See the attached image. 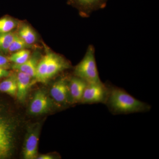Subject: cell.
Listing matches in <instances>:
<instances>
[{"instance_id": "2", "label": "cell", "mask_w": 159, "mask_h": 159, "mask_svg": "<svg viewBox=\"0 0 159 159\" xmlns=\"http://www.w3.org/2000/svg\"><path fill=\"white\" fill-rule=\"evenodd\" d=\"M95 52L93 46L89 45L85 56L74 70L75 76L83 80L88 84L102 82L99 77Z\"/></svg>"}, {"instance_id": "13", "label": "cell", "mask_w": 159, "mask_h": 159, "mask_svg": "<svg viewBox=\"0 0 159 159\" xmlns=\"http://www.w3.org/2000/svg\"><path fill=\"white\" fill-rule=\"evenodd\" d=\"M0 92L6 93L11 96H16L17 93L16 75L9 76L0 83Z\"/></svg>"}, {"instance_id": "11", "label": "cell", "mask_w": 159, "mask_h": 159, "mask_svg": "<svg viewBox=\"0 0 159 159\" xmlns=\"http://www.w3.org/2000/svg\"><path fill=\"white\" fill-rule=\"evenodd\" d=\"M16 75L17 81L16 97L21 102L25 101L31 83V77L28 74L19 72Z\"/></svg>"}, {"instance_id": "4", "label": "cell", "mask_w": 159, "mask_h": 159, "mask_svg": "<svg viewBox=\"0 0 159 159\" xmlns=\"http://www.w3.org/2000/svg\"><path fill=\"white\" fill-rule=\"evenodd\" d=\"M12 135L10 123L0 116V159L9 156L11 149Z\"/></svg>"}, {"instance_id": "15", "label": "cell", "mask_w": 159, "mask_h": 159, "mask_svg": "<svg viewBox=\"0 0 159 159\" xmlns=\"http://www.w3.org/2000/svg\"><path fill=\"white\" fill-rule=\"evenodd\" d=\"M17 34L28 45L34 43L37 39L35 32L30 26L28 25L22 26Z\"/></svg>"}, {"instance_id": "20", "label": "cell", "mask_w": 159, "mask_h": 159, "mask_svg": "<svg viewBox=\"0 0 159 159\" xmlns=\"http://www.w3.org/2000/svg\"><path fill=\"white\" fill-rule=\"evenodd\" d=\"M9 61L8 58L0 52V67L7 69L9 68Z\"/></svg>"}, {"instance_id": "6", "label": "cell", "mask_w": 159, "mask_h": 159, "mask_svg": "<svg viewBox=\"0 0 159 159\" xmlns=\"http://www.w3.org/2000/svg\"><path fill=\"white\" fill-rule=\"evenodd\" d=\"M51 97L57 102L62 104L71 102L69 94L68 79L63 77L57 80L51 89Z\"/></svg>"}, {"instance_id": "19", "label": "cell", "mask_w": 159, "mask_h": 159, "mask_svg": "<svg viewBox=\"0 0 159 159\" xmlns=\"http://www.w3.org/2000/svg\"><path fill=\"white\" fill-rule=\"evenodd\" d=\"M28 46L18 34L16 33L14 39L8 49V52L13 53L20 50L25 49Z\"/></svg>"}, {"instance_id": "22", "label": "cell", "mask_w": 159, "mask_h": 159, "mask_svg": "<svg viewBox=\"0 0 159 159\" xmlns=\"http://www.w3.org/2000/svg\"><path fill=\"white\" fill-rule=\"evenodd\" d=\"M37 159H53L54 157L49 154L41 155L39 156L38 157Z\"/></svg>"}, {"instance_id": "5", "label": "cell", "mask_w": 159, "mask_h": 159, "mask_svg": "<svg viewBox=\"0 0 159 159\" xmlns=\"http://www.w3.org/2000/svg\"><path fill=\"white\" fill-rule=\"evenodd\" d=\"M48 53L49 58L46 75L47 81L70 67L69 61L62 56L52 52H48Z\"/></svg>"}, {"instance_id": "8", "label": "cell", "mask_w": 159, "mask_h": 159, "mask_svg": "<svg viewBox=\"0 0 159 159\" xmlns=\"http://www.w3.org/2000/svg\"><path fill=\"white\" fill-rule=\"evenodd\" d=\"M51 105L50 99L43 91H39L34 94L30 104V112L33 115H39L48 110Z\"/></svg>"}, {"instance_id": "12", "label": "cell", "mask_w": 159, "mask_h": 159, "mask_svg": "<svg viewBox=\"0 0 159 159\" xmlns=\"http://www.w3.org/2000/svg\"><path fill=\"white\" fill-rule=\"evenodd\" d=\"M38 60L35 57H31L26 62L20 65L13 64L12 69L19 72L28 74L31 78H34L36 74Z\"/></svg>"}, {"instance_id": "9", "label": "cell", "mask_w": 159, "mask_h": 159, "mask_svg": "<svg viewBox=\"0 0 159 159\" xmlns=\"http://www.w3.org/2000/svg\"><path fill=\"white\" fill-rule=\"evenodd\" d=\"M38 131H31L26 137L23 148V155L26 159H36L38 157Z\"/></svg>"}, {"instance_id": "3", "label": "cell", "mask_w": 159, "mask_h": 159, "mask_svg": "<svg viewBox=\"0 0 159 159\" xmlns=\"http://www.w3.org/2000/svg\"><path fill=\"white\" fill-rule=\"evenodd\" d=\"M108 94L106 83L88 84L83 94L80 103L92 104L102 103L105 104Z\"/></svg>"}, {"instance_id": "18", "label": "cell", "mask_w": 159, "mask_h": 159, "mask_svg": "<svg viewBox=\"0 0 159 159\" xmlns=\"http://www.w3.org/2000/svg\"><path fill=\"white\" fill-rule=\"evenodd\" d=\"M16 26V22L11 18H2L0 19V34L11 32Z\"/></svg>"}, {"instance_id": "10", "label": "cell", "mask_w": 159, "mask_h": 159, "mask_svg": "<svg viewBox=\"0 0 159 159\" xmlns=\"http://www.w3.org/2000/svg\"><path fill=\"white\" fill-rule=\"evenodd\" d=\"M88 83L75 76L68 80L69 91L72 103L80 102L84 91Z\"/></svg>"}, {"instance_id": "21", "label": "cell", "mask_w": 159, "mask_h": 159, "mask_svg": "<svg viewBox=\"0 0 159 159\" xmlns=\"http://www.w3.org/2000/svg\"><path fill=\"white\" fill-rule=\"evenodd\" d=\"M10 75V72L7 69L0 67V79L3 77H9Z\"/></svg>"}, {"instance_id": "16", "label": "cell", "mask_w": 159, "mask_h": 159, "mask_svg": "<svg viewBox=\"0 0 159 159\" xmlns=\"http://www.w3.org/2000/svg\"><path fill=\"white\" fill-rule=\"evenodd\" d=\"M30 51L25 49L14 52L8 58L9 61L13 62V64L20 65L24 63L29 60L30 57Z\"/></svg>"}, {"instance_id": "7", "label": "cell", "mask_w": 159, "mask_h": 159, "mask_svg": "<svg viewBox=\"0 0 159 159\" xmlns=\"http://www.w3.org/2000/svg\"><path fill=\"white\" fill-rule=\"evenodd\" d=\"M78 7L84 16H88L93 11L105 8L108 0H70Z\"/></svg>"}, {"instance_id": "1", "label": "cell", "mask_w": 159, "mask_h": 159, "mask_svg": "<svg viewBox=\"0 0 159 159\" xmlns=\"http://www.w3.org/2000/svg\"><path fill=\"white\" fill-rule=\"evenodd\" d=\"M106 84L108 94L104 104L113 115L146 112L151 109L149 104L136 99L123 89Z\"/></svg>"}, {"instance_id": "17", "label": "cell", "mask_w": 159, "mask_h": 159, "mask_svg": "<svg viewBox=\"0 0 159 159\" xmlns=\"http://www.w3.org/2000/svg\"><path fill=\"white\" fill-rule=\"evenodd\" d=\"M15 34L11 31L0 34V51L5 53L8 52Z\"/></svg>"}, {"instance_id": "14", "label": "cell", "mask_w": 159, "mask_h": 159, "mask_svg": "<svg viewBox=\"0 0 159 159\" xmlns=\"http://www.w3.org/2000/svg\"><path fill=\"white\" fill-rule=\"evenodd\" d=\"M49 55L48 52L38 63L36 68V74L34 78L39 82L44 83L47 82V66L48 61Z\"/></svg>"}]
</instances>
